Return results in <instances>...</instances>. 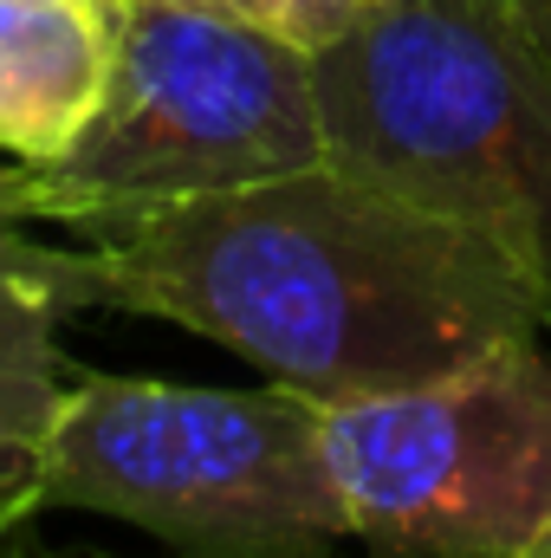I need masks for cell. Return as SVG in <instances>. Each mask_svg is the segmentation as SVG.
I'll use <instances>...</instances> for the list:
<instances>
[{
  "label": "cell",
  "instance_id": "cell-14",
  "mask_svg": "<svg viewBox=\"0 0 551 558\" xmlns=\"http://www.w3.org/2000/svg\"><path fill=\"white\" fill-rule=\"evenodd\" d=\"M0 169H7V162H0Z\"/></svg>",
  "mask_w": 551,
  "mask_h": 558
},
{
  "label": "cell",
  "instance_id": "cell-9",
  "mask_svg": "<svg viewBox=\"0 0 551 558\" xmlns=\"http://www.w3.org/2000/svg\"><path fill=\"white\" fill-rule=\"evenodd\" d=\"M46 468L39 435H0V558H52L39 546Z\"/></svg>",
  "mask_w": 551,
  "mask_h": 558
},
{
  "label": "cell",
  "instance_id": "cell-13",
  "mask_svg": "<svg viewBox=\"0 0 551 558\" xmlns=\"http://www.w3.org/2000/svg\"><path fill=\"white\" fill-rule=\"evenodd\" d=\"M532 558H551V533H546V539H539V553H532Z\"/></svg>",
  "mask_w": 551,
  "mask_h": 558
},
{
  "label": "cell",
  "instance_id": "cell-1",
  "mask_svg": "<svg viewBox=\"0 0 551 558\" xmlns=\"http://www.w3.org/2000/svg\"><path fill=\"white\" fill-rule=\"evenodd\" d=\"M78 305L169 318L311 403L383 397L551 331L519 274L409 195L311 162L78 228Z\"/></svg>",
  "mask_w": 551,
  "mask_h": 558
},
{
  "label": "cell",
  "instance_id": "cell-12",
  "mask_svg": "<svg viewBox=\"0 0 551 558\" xmlns=\"http://www.w3.org/2000/svg\"><path fill=\"white\" fill-rule=\"evenodd\" d=\"M65 558H118V553H98V546H78V553H65Z\"/></svg>",
  "mask_w": 551,
  "mask_h": 558
},
{
  "label": "cell",
  "instance_id": "cell-8",
  "mask_svg": "<svg viewBox=\"0 0 551 558\" xmlns=\"http://www.w3.org/2000/svg\"><path fill=\"white\" fill-rule=\"evenodd\" d=\"M72 364L59 344H0V435H39L59 416Z\"/></svg>",
  "mask_w": 551,
  "mask_h": 558
},
{
  "label": "cell",
  "instance_id": "cell-11",
  "mask_svg": "<svg viewBox=\"0 0 551 558\" xmlns=\"http://www.w3.org/2000/svg\"><path fill=\"white\" fill-rule=\"evenodd\" d=\"M480 7H487L493 20H506L526 46H539L551 59V0H480Z\"/></svg>",
  "mask_w": 551,
  "mask_h": 558
},
{
  "label": "cell",
  "instance_id": "cell-2",
  "mask_svg": "<svg viewBox=\"0 0 551 558\" xmlns=\"http://www.w3.org/2000/svg\"><path fill=\"white\" fill-rule=\"evenodd\" d=\"M331 162L493 247L551 325V59L480 0H357L311 52Z\"/></svg>",
  "mask_w": 551,
  "mask_h": 558
},
{
  "label": "cell",
  "instance_id": "cell-5",
  "mask_svg": "<svg viewBox=\"0 0 551 558\" xmlns=\"http://www.w3.org/2000/svg\"><path fill=\"white\" fill-rule=\"evenodd\" d=\"M318 441L370 558H532L551 533L546 331L428 384L318 403Z\"/></svg>",
  "mask_w": 551,
  "mask_h": 558
},
{
  "label": "cell",
  "instance_id": "cell-6",
  "mask_svg": "<svg viewBox=\"0 0 551 558\" xmlns=\"http://www.w3.org/2000/svg\"><path fill=\"white\" fill-rule=\"evenodd\" d=\"M131 0H0V156L59 162L105 111Z\"/></svg>",
  "mask_w": 551,
  "mask_h": 558
},
{
  "label": "cell",
  "instance_id": "cell-4",
  "mask_svg": "<svg viewBox=\"0 0 551 558\" xmlns=\"http://www.w3.org/2000/svg\"><path fill=\"white\" fill-rule=\"evenodd\" d=\"M39 468L46 513H111L182 558H331L351 539L318 403L285 384L72 371Z\"/></svg>",
  "mask_w": 551,
  "mask_h": 558
},
{
  "label": "cell",
  "instance_id": "cell-10",
  "mask_svg": "<svg viewBox=\"0 0 551 558\" xmlns=\"http://www.w3.org/2000/svg\"><path fill=\"white\" fill-rule=\"evenodd\" d=\"M254 20H267L279 26L285 39H298L305 52H318V46H331L344 26H351V13H357V0H241Z\"/></svg>",
  "mask_w": 551,
  "mask_h": 558
},
{
  "label": "cell",
  "instance_id": "cell-7",
  "mask_svg": "<svg viewBox=\"0 0 551 558\" xmlns=\"http://www.w3.org/2000/svg\"><path fill=\"white\" fill-rule=\"evenodd\" d=\"M78 312L72 247L26 234V221L0 215V344H59V318Z\"/></svg>",
  "mask_w": 551,
  "mask_h": 558
},
{
  "label": "cell",
  "instance_id": "cell-3",
  "mask_svg": "<svg viewBox=\"0 0 551 558\" xmlns=\"http://www.w3.org/2000/svg\"><path fill=\"white\" fill-rule=\"evenodd\" d=\"M331 162L311 52L241 0H131L105 111L59 162H7L0 215L91 228Z\"/></svg>",
  "mask_w": 551,
  "mask_h": 558
}]
</instances>
